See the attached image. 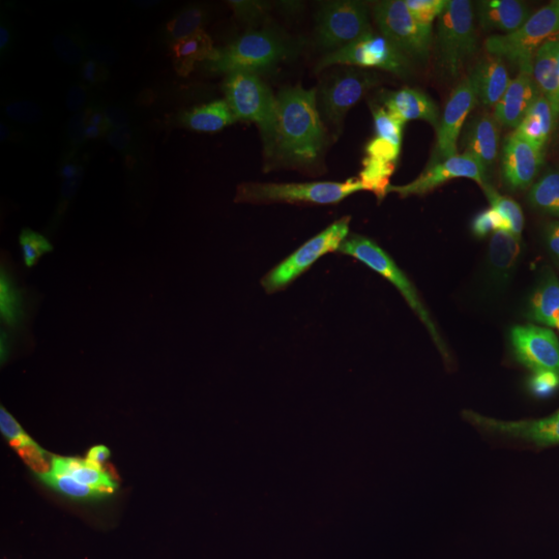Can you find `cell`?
I'll list each match as a JSON object with an SVG mask.
<instances>
[{
  "label": "cell",
  "mask_w": 559,
  "mask_h": 559,
  "mask_svg": "<svg viewBox=\"0 0 559 559\" xmlns=\"http://www.w3.org/2000/svg\"><path fill=\"white\" fill-rule=\"evenodd\" d=\"M340 98L346 133L365 154L378 152L394 124L427 122L438 108V100L427 94L423 75L406 59L342 87Z\"/></svg>",
  "instance_id": "3"
},
{
  "label": "cell",
  "mask_w": 559,
  "mask_h": 559,
  "mask_svg": "<svg viewBox=\"0 0 559 559\" xmlns=\"http://www.w3.org/2000/svg\"><path fill=\"white\" fill-rule=\"evenodd\" d=\"M9 228L17 239L44 251L80 249L92 235V226L73 203L55 198L23 195L7 205Z\"/></svg>",
  "instance_id": "7"
},
{
  "label": "cell",
  "mask_w": 559,
  "mask_h": 559,
  "mask_svg": "<svg viewBox=\"0 0 559 559\" xmlns=\"http://www.w3.org/2000/svg\"><path fill=\"white\" fill-rule=\"evenodd\" d=\"M32 67L25 52V44L17 32L9 25L2 27L0 41V115L2 120L11 119L25 102L29 92Z\"/></svg>",
  "instance_id": "16"
},
{
  "label": "cell",
  "mask_w": 559,
  "mask_h": 559,
  "mask_svg": "<svg viewBox=\"0 0 559 559\" xmlns=\"http://www.w3.org/2000/svg\"><path fill=\"white\" fill-rule=\"evenodd\" d=\"M559 124V75L539 60L503 62L438 100L423 138L445 145L540 140Z\"/></svg>",
  "instance_id": "2"
},
{
  "label": "cell",
  "mask_w": 559,
  "mask_h": 559,
  "mask_svg": "<svg viewBox=\"0 0 559 559\" xmlns=\"http://www.w3.org/2000/svg\"><path fill=\"white\" fill-rule=\"evenodd\" d=\"M413 36L415 23L404 11L385 9L360 21L332 50V71L340 90L404 60Z\"/></svg>",
  "instance_id": "5"
},
{
  "label": "cell",
  "mask_w": 559,
  "mask_h": 559,
  "mask_svg": "<svg viewBox=\"0 0 559 559\" xmlns=\"http://www.w3.org/2000/svg\"><path fill=\"white\" fill-rule=\"evenodd\" d=\"M471 402L508 408L559 406V367H485L475 376Z\"/></svg>",
  "instance_id": "8"
},
{
  "label": "cell",
  "mask_w": 559,
  "mask_h": 559,
  "mask_svg": "<svg viewBox=\"0 0 559 559\" xmlns=\"http://www.w3.org/2000/svg\"><path fill=\"white\" fill-rule=\"evenodd\" d=\"M445 177L475 240H498L516 251L531 302L543 311L558 247L554 195L512 147L498 143L460 145Z\"/></svg>",
  "instance_id": "1"
},
{
  "label": "cell",
  "mask_w": 559,
  "mask_h": 559,
  "mask_svg": "<svg viewBox=\"0 0 559 559\" xmlns=\"http://www.w3.org/2000/svg\"><path fill=\"white\" fill-rule=\"evenodd\" d=\"M166 321L158 313L124 320V332L120 336V353L129 360L145 359L168 344Z\"/></svg>",
  "instance_id": "18"
},
{
  "label": "cell",
  "mask_w": 559,
  "mask_h": 559,
  "mask_svg": "<svg viewBox=\"0 0 559 559\" xmlns=\"http://www.w3.org/2000/svg\"><path fill=\"white\" fill-rule=\"evenodd\" d=\"M177 216L150 226L135 245L133 255V300L124 320L150 316L156 311L158 300L173 282L170 258L175 251Z\"/></svg>",
  "instance_id": "11"
},
{
  "label": "cell",
  "mask_w": 559,
  "mask_h": 559,
  "mask_svg": "<svg viewBox=\"0 0 559 559\" xmlns=\"http://www.w3.org/2000/svg\"><path fill=\"white\" fill-rule=\"evenodd\" d=\"M182 175L164 162L145 166L138 175L131 193V212L140 224L156 226L170 221L182 193Z\"/></svg>",
  "instance_id": "12"
},
{
  "label": "cell",
  "mask_w": 559,
  "mask_h": 559,
  "mask_svg": "<svg viewBox=\"0 0 559 559\" xmlns=\"http://www.w3.org/2000/svg\"><path fill=\"white\" fill-rule=\"evenodd\" d=\"M106 96L119 119L140 131H162L173 117L164 75L154 69L124 64L106 80Z\"/></svg>",
  "instance_id": "9"
},
{
  "label": "cell",
  "mask_w": 559,
  "mask_h": 559,
  "mask_svg": "<svg viewBox=\"0 0 559 559\" xmlns=\"http://www.w3.org/2000/svg\"><path fill=\"white\" fill-rule=\"evenodd\" d=\"M0 559H27V556L21 551L20 545L15 543L13 537L2 539V547H0Z\"/></svg>",
  "instance_id": "24"
},
{
  "label": "cell",
  "mask_w": 559,
  "mask_h": 559,
  "mask_svg": "<svg viewBox=\"0 0 559 559\" xmlns=\"http://www.w3.org/2000/svg\"><path fill=\"white\" fill-rule=\"evenodd\" d=\"M524 559H559V526L551 535L539 540Z\"/></svg>",
  "instance_id": "22"
},
{
  "label": "cell",
  "mask_w": 559,
  "mask_h": 559,
  "mask_svg": "<svg viewBox=\"0 0 559 559\" xmlns=\"http://www.w3.org/2000/svg\"><path fill=\"white\" fill-rule=\"evenodd\" d=\"M218 152L212 131L201 129L189 120L170 119L160 131V156L166 166L179 175L195 173Z\"/></svg>",
  "instance_id": "13"
},
{
  "label": "cell",
  "mask_w": 559,
  "mask_h": 559,
  "mask_svg": "<svg viewBox=\"0 0 559 559\" xmlns=\"http://www.w3.org/2000/svg\"><path fill=\"white\" fill-rule=\"evenodd\" d=\"M473 29L491 40H510L528 27L531 9L519 2H459Z\"/></svg>",
  "instance_id": "17"
},
{
  "label": "cell",
  "mask_w": 559,
  "mask_h": 559,
  "mask_svg": "<svg viewBox=\"0 0 559 559\" xmlns=\"http://www.w3.org/2000/svg\"><path fill=\"white\" fill-rule=\"evenodd\" d=\"M554 203H556V224H558V247H556V263H554V274H551L547 300H545V309L551 307L554 313L559 318V189L554 195Z\"/></svg>",
  "instance_id": "21"
},
{
  "label": "cell",
  "mask_w": 559,
  "mask_h": 559,
  "mask_svg": "<svg viewBox=\"0 0 559 559\" xmlns=\"http://www.w3.org/2000/svg\"><path fill=\"white\" fill-rule=\"evenodd\" d=\"M270 7L278 15L297 17V15H305V13L313 11L316 7H320V2H270Z\"/></svg>",
  "instance_id": "23"
},
{
  "label": "cell",
  "mask_w": 559,
  "mask_h": 559,
  "mask_svg": "<svg viewBox=\"0 0 559 559\" xmlns=\"http://www.w3.org/2000/svg\"><path fill=\"white\" fill-rule=\"evenodd\" d=\"M164 83L175 119L189 120L207 131L224 129L237 119L235 104L216 90L179 85L168 78H164Z\"/></svg>",
  "instance_id": "14"
},
{
  "label": "cell",
  "mask_w": 559,
  "mask_h": 559,
  "mask_svg": "<svg viewBox=\"0 0 559 559\" xmlns=\"http://www.w3.org/2000/svg\"><path fill=\"white\" fill-rule=\"evenodd\" d=\"M0 274L2 282H15V280H25L27 274H32L27 261L23 260L20 251L13 245L2 242L0 247Z\"/></svg>",
  "instance_id": "20"
},
{
  "label": "cell",
  "mask_w": 559,
  "mask_h": 559,
  "mask_svg": "<svg viewBox=\"0 0 559 559\" xmlns=\"http://www.w3.org/2000/svg\"><path fill=\"white\" fill-rule=\"evenodd\" d=\"M207 267H210V263L200 253L185 251V249H175L173 251V258H170L173 278H193V276H198L200 272L207 270Z\"/></svg>",
  "instance_id": "19"
},
{
  "label": "cell",
  "mask_w": 559,
  "mask_h": 559,
  "mask_svg": "<svg viewBox=\"0 0 559 559\" xmlns=\"http://www.w3.org/2000/svg\"><path fill=\"white\" fill-rule=\"evenodd\" d=\"M473 240L452 200L429 201L390 214L360 233V245L367 253L404 265L438 263Z\"/></svg>",
  "instance_id": "4"
},
{
  "label": "cell",
  "mask_w": 559,
  "mask_h": 559,
  "mask_svg": "<svg viewBox=\"0 0 559 559\" xmlns=\"http://www.w3.org/2000/svg\"><path fill=\"white\" fill-rule=\"evenodd\" d=\"M38 485L46 522L55 535L71 531L87 508L106 500V491L98 480L78 464L62 459H48L41 464Z\"/></svg>",
  "instance_id": "10"
},
{
  "label": "cell",
  "mask_w": 559,
  "mask_h": 559,
  "mask_svg": "<svg viewBox=\"0 0 559 559\" xmlns=\"http://www.w3.org/2000/svg\"><path fill=\"white\" fill-rule=\"evenodd\" d=\"M216 260L258 255L263 247L260 224L239 210H216L207 216Z\"/></svg>",
  "instance_id": "15"
},
{
  "label": "cell",
  "mask_w": 559,
  "mask_h": 559,
  "mask_svg": "<svg viewBox=\"0 0 559 559\" xmlns=\"http://www.w3.org/2000/svg\"><path fill=\"white\" fill-rule=\"evenodd\" d=\"M212 276L222 293L239 305L260 338L276 332L282 320L278 278L263 253L218 261L212 267Z\"/></svg>",
  "instance_id": "6"
}]
</instances>
